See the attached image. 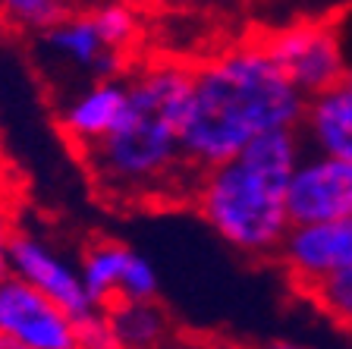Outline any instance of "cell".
<instances>
[{"label": "cell", "mask_w": 352, "mask_h": 349, "mask_svg": "<svg viewBox=\"0 0 352 349\" xmlns=\"http://www.w3.org/2000/svg\"><path fill=\"white\" fill-rule=\"evenodd\" d=\"M129 82V107L117 129L85 148L91 182L104 198L123 204L154 198H189L198 173L186 164L183 123L192 95V66L154 63Z\"/></svg>", "instance_id": "cell-1"}, {"label": "cell", "mask_w": 352, "mask_h": 349, "mask_svg": "<svg viewBox=\"0 0 352 349\" xmlns=\"http://www.w3.org/2000/svg\"><path fill=\"white\" fill-rule=\"evenodd\" d=\"M305 101L258 38L201 60L183 123L186 164L201 176L264 132L296 129Z\"/></svg>", "instance_id": "cell-2"}, {"label": "cell", "mask_w": 352, "mask_h": 349, "mask_svg": "<svg viewBox=\"0 0 352 349\" xmlns=\"http://www.w3.org/2000/svg\"><path fill=\"white\" fill-rule=\"evenodd\" d=\"M305 158L299 126L274 129L252 138L236 158L205 170L195 182L192 202L220 240L261 258L277 255L286 230V186Z\"/></svg>", "instance_id": "cell-3"}, {"label": "cell", "mask_w": 352, "mask_h": 349, "mask_svg": "<svg viewBox=\"0 0 352 349\" xmlns=\"http://www.w3.org/2000/svg\"><path fill=\"white\" fill-rule=\"evenodd\" d=\"M258 41L305 98L346 82V54L337 29V13L277 25L258 35Z\"/></svg>", "instance_id": "cell-4"}, {"label": "cell", "mask_w": 352, "mask_h": 349, "mask_svg": "<svg viewBox=\"0 0 352 349\" xmlns=\"http://www.w3.org/2000/svg\"><path fill=\"white\" fill-rule=\"evenodd\" d=\"M0 334L25 349H79L76 321L10 271H0Z\"/></svg>", "instance_id": "cell-5"}, {"label": "cell", "mask_w": 352, "mask_h": 349, "mask_svg": "<svg viewBox=\"0 0 352 349\" xmlns=\"http://www.w3.org/2000/svg\"><path fill=\"white\" fill-rule=\"evenodd\" d=\"M7 271L22 277L25 284H32L51 302H57L73 321H85L88 315L98 312V306L91 302L85 284H82V271L38 236H29V233L10 236Z\"/></svg>", "instance_id": "cell-6"}, {"label": "cell", "mask_w": 352, "mask_h": 349, "mask_svg": "<svg viewBox=\"0 0 352 349\" xmlns=\"http://www.w3.org/2000/svg\"><path fill=\"white\" fill-rule=\"evenodd\" d=\"M277 262L302 293L352 268V218L293 224L277 248Z\"/></svg>", "instance_id": "cell-7"}, {"label": "cell", "mask_w": 352, "mask_h": 349, "mask_svg": "<svg viewBox=\"0 0 352 349\" xmlns=\"http://www.w3.org/2000/svg\"><path fill=\"white\" fill-rule=\"evenodd\" d=\"M289 224H321L352 218V160L305 154L286 186Z\"/></svg>", "instance_id": "cell-8"}, {"label": "cell", "mask_w": 352, "mask_h": 349, "mask_svg": "<svg viewBox=\"0 0 352 349\" xmlns=\"http://www.w3.org/2000/svg\"><path fill=\"white\" fill-rule=\"evenodd\" d=\"M82 284L98 308H107L120 299H154L157 274L151 262L120 242H95L79 264Z\"/></svg>", "instance_id": "cell-9"}, {"label": "cell", "mask_w": 352, "mask_h": 349, "mask_svg": "<svg viewBox=\"0 0 352 349\" xmlns=\"http://www.w3.org/2000/svg\"><path fill=\"white\" fill-rule=\"evenodd\" d=\"M38 41L44 44V51L51 57L63 60V63L76 66V70H85L91 76V82L120 79L126 73V54L117 51L104 38L91 7L66 13L57 25H51L44 35H38Z\"/></svg>", "instance_id": "cell-10"}, {"label": "cell", "mask_w": 352, "mask_h": 349, "mask_svg": "<svg viewBox=\"0 0 352 349\" xmlns=\"http://www.w3.org/2000/svg\"><path fill=\"white\" fill-rule=\"evenodd\" d=\"M126 107H129V82L95 79L60 107V132L76 151H85L117 129V123L126 116Z\"/></svg>", "instance_id": "cell-11"}, {"label": "cell", "mask_w": 352, "mask_h": 349, "mask_svg": "<svg viewBox=\"0 0 352 349\" xmlns=\"http://www.w3.org/2000/svg\"><path fill=\"white\" fill-rule=\"evenodd\" d=\"M299 136L308 151L352 160V88L346 82L308 98Z\"/></svg>", "instance_id": "cell-12"}, {"label": "cell", "mask_w": 352, "mask_h": 349, "mask_svg": "<svg viewBox=\"0 0 352 349\" xmlns=\"http://www.w3.org/2000/svg\"><path fill=\"white\" fill-rule=\"evenodd\" d=\"M104 312L117 349H167L170 321L154 299H120Z\"/></svg>", "instance_id": "cell-13"}, {"label": "cell", "mask_w": 352, "mask_h": 349, "mask_svg": "<svg viewBox=\"0 0 352 349\" xmlns=\"http://www.w3.org/2000/svg\"><path fill=\"white\" fill-rule=\"evenodd\" d=\"M66 13H73L69 0H0V25L19 35H44Z\"/></svg>", "instance_id": "cell-14"}, {"label": "cell", "mask_w": 352, "mask_h": 349, "mask_svg": "<svg viewBox=\"0 0 352 349\" xmlns=\"http://www.w3.org/2000/svg\"><path fill=\"white\" fill-rule=\"evenodd\" d=\"M330 321H337L340 328L352 330V268L330 274L327 280H321L318 286L305 293Z\"/></svg>", "instance_id": "cell-15"}, {"label": "cell", "mask_w": 352, "mask_h": 349, "mask_svg": "<svg viewBox=\"0 0 352 349\" xmlns=\"http://www.w3.org/2000/svg\"><path fill=\"white\" fill-rule=\"evenodd\" d=\"M76 334H79V349H117L113 330H110L107 312L98 308L85 321H76Z\"/></svg>", "instance_id": "cell-16"}, {"label": "cell", "mask_w": 352, "mask_h": 349, "mask_svg": "<svg viewBox=\"0 0 352 349\" xmlns=\"http://www.w3.org/2000/svg\"><path fill=\"white\" fill-rule=\"evenodd\" d=\"M189 3H195V7H201V10H217V13H233V10L249 7L252 0H189Z\"/></svg>", "instance_id": "cell-17"}, {"label": "cell", "mask_w": 352, "mask_h": 349, "mask_svg": "<svg viewBox=\"0 0 352 349\" xmlns=\"http://www.w3.org/2000/svg\"><path fill=\"white\" fill-rule=\"evenodd\" d=\"M10 236L13 233L7 230V220L0 214V271H7V248H10Z\"/></svg>", "instance_id": "cell-18"}, {"label": "cell", "mask_w": 352, "mask_h": 349, "mask_svg": "<svg viewBox=\"0 0 352 349\" xmlns=\"http://www.w3.org/2000/svg\"><path fill=\"white\" fill-rule=\"evenodd\" d=\"M264 349H305V346H299V343H289V340H277V343H267Z\"/></svg>", "instance_id": "cell-19"}, {"label": "cell", "mask_w": 352, "mask_h": 349, "mask_svg": "<svg viewBox=\"0 0 352 349\" xmlns=\"http://www.w3.org/2000/svg\"><path fill=\"white\" fill-rule=\"evenodd\" d=\"M0 349H25L22 343H16L13 337H7V334H0Z\"/></svg>", "instance_id": "cell-20"}, {"label": "cell", "mask_w": 352, "mask_h": 349, "mask_svg": "<svg viewBox=\"0 0 352 349\" xmlns=\"http://www.w3.org/2000/svg\"><path fill=\"white\" fill-rule=\"evenodd\" d=\"M346 85L352 88V51L346 54Z\"/></svg>", "instance_id": "cell-21"}, {"label": "cell", "mask_w": 352, "mask_h": 349, "mask_svg": "<svg viewBox=\"0 0 352 349\" xmlns=\"http://www.w3.org/2000/svg\"><path fill=\"white\" fill-rule=\"evenodd\" d=\"M214 349H223V346H214Z\"/></svg>", "instance_id": "cell-22"}]
</instances>
